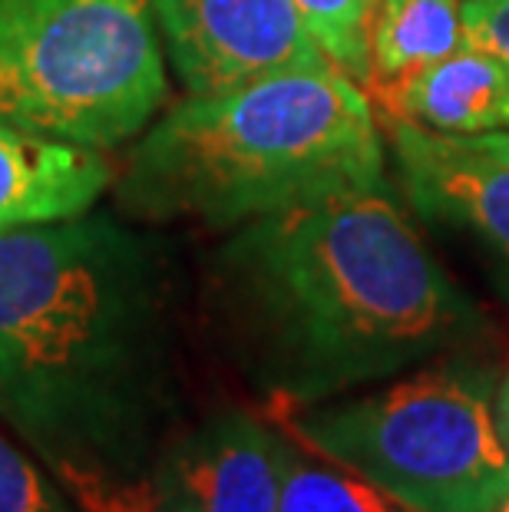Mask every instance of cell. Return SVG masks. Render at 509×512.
Segmentation results:
<instances>
[{"instance_id":"obj_1","label":"cell","mask_w":509,"mask_h":512,"mask_svg":"<svg viewBox=\"0 0 509 512\" xmlns=\"http://www.w3.org/2000/svg\"><path fill=\"white\" fill-rule=\"evenodd\" d=\"M179 410L172 285L106 215L0 235V420L80 512L156 470Z\"/></svg>"},{"instance_id":"obj_2","label":"cell","mask_w":509,"mask_h":512,"mask_svg":"<svg viewBox=\"0 0 509 512\" xmlns=\"http://www.w3.org/2000/svg\"><path fill=\"white\" fill-rule=\"evenodd\" d=\"M209 308L238 370L278 407L407 374L483 331L384 182L232 228L209 265Z\"/></svg>"},{"instance_id":"obj_3","label":"cell","mask_w":509,"mask_h":512,"mask_svg":"<svg viewBox=\"0 0 509 512\" xmlns=\"http://www.w3.org/2000/svg\"><path fill=\"white\" fill-rule=\"evenodd\" d=\"M371 182H384L371 103L351 76L321 67L189 96L133 146L116 199L136 219L232 232Z\"/></svg>"},{"instance_id":"obj_4","label":"cell","mask_w":509,"mask_h":512,"mask_svg":"<svg viewBox=\"0 0 509 512\" xmlns=\"http://www.w3.org/2000/svg\"><path fill=\"white\" fill-rule=\"evenodd\" d=\"M281 423L407 512H496L509 493L490 384L467 367H424L361 397L281 407Z\"/></svg>"},{"instance_id":"obj_5","label":"cell","mask_w":509,"mask_h":512,"mask_svg":"<svg viewBox=\"0 0 509 512\" xmlns=\"http://www.w3.org/2000/svg\"><path fill=\"white\" fill-rule=\"evenodd\" d=\"M166 100L149 0H0V123L106 152Z\"/></svg>"},{"instance_id":"obj_6","label":"cell","mask_w":509,"mask_h":512,"mask_svg":"<svg viewBox=\"0 0 509 512\" xmlns=\"http://www.w3.org/2000/svg\"><path fill=\"white\" fill-rule=\"evenodd\" d=\"M172 70L189 96L281 70L334 67L291 0H149Z\"/></svg>"},{"instance_id":"obj_7","label":"cell","mask_w":509,"mask_h":512,"mask_svg":"<svg viewBox=\"0 0 509 512\" xmlns=\"http://www.w3.org/2000/svg\"><path fill=\"white\" fill-rule=\"evenodd\" d=\"M410 205L427 222L470 235L509 288V162L460 139L384 116Z\"/></svg>"},{"instance_id":"obj_8","label":"cell","mask_w":509,"mask_h":512,"mask_svg":"<svg viewBox=\"0 0 509 512\" xmlns=\"http://www.w3.org/2000/svg\"><path fill=\"white\" fill-rule=\"evenodd\" d=\"M288 440L245 410L215 413L172 437L159 483L196 512H278Z\"/></svg>"},{"instance_id":"obj_9","label":"cell","mask_w":509,"mask_h":512,"mask_svg":"<svg viewBox=\"0 0 509 512\" xmlns=\"http://www.w3.org/2000/svg\"><path fill=\"white\" fill-rule=\"evenodd\" d=\"M384 116L437 136H480L509 129V70L463 47L437 63L367 83Z\"/></svg>"},{"instance_id":"obj_10","label":"cell","mask_w":509,"mask_h":512,"mask_svg":"<svg viewBox=\"0 0 509 512\" xmlns=\"http://www.w3.org/2000/svg\"><path fill=\"white\" fill-rule=\"evenodd\" d=\"M110 182L103 152L0 123V235L86 215Z\"/></svg>"},{"instance_id":"obj_11","label":"cell","mask_w":509,"mask_h":512,"mask_svg":"<svg viewBox=\"0 0 509 512\" xmlns=\"http://www.w3.org/2000/svg\"><path fill=\"white\" fill-rule=\"evenodd\" d=\"M463 47L467 43L460 0H377L371 24V80L404 76Z\"/></svg>"},{"instance_id":"obj_12","label":"cell","mask_w":509,"mask_h":512,"mask_svg":"<svg viewBox=\"0 0 509 512\" xmlns=\"http://www.w3.org/2000/svg\"><path fill=\"white\" fill-rule=\"evenodd\" d=\"M278 512H407L391 496L334 463H314L298 446L285 450Z\"/></svg>"},{"instance_id":"obj_13","label":"cell","mask_w":509,"mask_h":512,"mask_svg":"<svg viewBox=\"0 0 509 512\" xmlns=\"http://www.w3.org/2000/svg\"><path fill=\"white\" fill-rule=\"evenodd\" d=\"M328 53V60L354 83L371 80V24L377 0H291Z\"/></svg>"},{"instance_id":"obj_14","label":"cell","mask_w":509,"mask_h":512,"mask_svg":"<svg viewBox=\"0 0 509 512\" xmlns=\"http://www.w3.org/2000/svg\"><path fill=\"white\" fill-rule=\"evenodd\" d=\"M0 512H77L40 460L0 433Z\"/></svg>"},{"instance_id":"obj_15","label":"cell","mask_w":509,"mask_h":512,"mask_svg":"<svg viewBox=\"0 0 509 512\" xmlns=\"http://www.w3.org/2000/svg\"><path fill=\"white\" fill-rule=\"evenodd\" d=\"M463 43L509 70V0H467L463 4Z\"/></svg>"},{"instance_id":"obj_16","label":"cell","mask_w":509,"mask_h":512,"mask_svg":"<svg viewBox=\"0 0 509 512\" xmlns=\"http://www.w3.org/2000/svg\"><path fill=\"white\" fill-rule=\"evenodd\" d=\"M106 512H196V509H192L186 499H179L172 489L162 486L153 470L146 479L126 486Z\"/></svg>"},{"instance_id":"obj_17","label":"cell","mask_w":509,"mask_h":512,"mask_svg":"<svg viewBox=\"0 0 509 512\" xmlns=\"http://www.w3.org/2000/svg\"><path fill=\"white\" fill-rule=\"evenodd\" d=\"M450 139H460V143L480 149L486 156L509 162V129H503V133H480V136H450Z\"/></svg>"},{"instance_id":"obj_18","label":"cell","mask_w":509,"mask_h":512,"mask_svg":"<svg viewBox=\"0 0 509 512\" xmlns=\"http://www.w3.org/2000/svg\"><path fill=\"white\" fill-rule=\"evenodd\" d=\"M493 420H496V433H500V440L509 453V370L503 377L500 390H496V403H493Z\"/></svg>"},{"instance_id":"obj_19","label":"cell","mask_w":509,"mask_h":512,"mask_svg":"<svg viewBox=\"0 0 509 512\" xmlns=\"http://www.w3.org/2000/svg\"><path fill=\"white\" fill-rule=\"evenodd\" d=\"M496 512H509V493H506V499H503V503L496 506Z\"/></svg>"}]
</instances>
